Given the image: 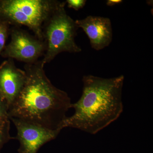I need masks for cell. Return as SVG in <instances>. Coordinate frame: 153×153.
I'll use <instances>...</instances> for the list:
<instances>
[{"mask_svg":"<svg viewBox=\"0 0 153 153\" xmlns=\"http://www.w3.org/2000/svg\"><path fill=\"white\" fill-rule=\"evenodd\" d=\"M62 2L57 0H0V20L10 26L27 27L44 41L43 25Z\"/></svg>","mask_w":153,"mask_h":153,"instance_id":"cell-3","label":"cell"},{"mask_svg":"<svg viewBox=\"0 0 153 153\" xmlns=\"http://www.w3.org/2000/svg\"><path fill=\"white\" fill-rule=\"evenodd\" d=\"M78 28L84 31L91 47L96 50H102L109 46L112 40V30L110 19L96 16H88L75 21Z\"/></svg>","mask_w":153,"mask_h":153,"instance_id":"cell-8","label":"cell"},{"mask_svg":"<svg viewBox=\"0 0 153 153\" xmlns=\"http://www.w3.org/2000/svg\"><path fill=\"white\" fill-rule=\"evenodd\" d=\"M10 119L0 121V152L4 145L14 139L10 134Z\"/></svg>","mask_w":153,"mask_h":153,"instance_id":"cell-9","label":"cell"},{"mask_svg":"<svg viewBox=\"0 0 153 153\" xmlns=\"http://www.w3.org/2000/svg\"><path fill=\"white\" fill-rule=\"evenodd\" d=\"M16 128V139L20 143L19 153H37L45 144L55 139L61 131L49 129L36 124L10 118Z\"/></svg>","mask_w":153,"mask_h":153,"instance_id":"cell-6","label":"cell"},{"mask_svg":"<svg viewBox=\"0 0 153 153\" xmlns=\"http://www.w3.org/2000/svg\"><path fill=\"white\" fill-rule=\"evenodd\" d=\"M41 60L25 64L26 81L9 110V119L16 118L49 129L61 131L71 99L47 77Z\"/></svg>","mask_w":153,"mask_h":153,"instance_id":"cell-1","label":"cell"},{"mask_svg":"<svg viewBox=\"0 0 153 153\" xmlns=\"http://www.w3.org/2000/svg\"><path fill=\"white\" fill-rule=\"evenodd\" d=\"M10 41L5 47L1 57L26 64L36 63L40 57H44L46 45L43 40L17 26L10 27Z\"/></svg>","mask_w":153,"mask_h":153,"instance_id":"cell-5","label":"cell"},{"mask_svg":"<svg viewBox=\"0 0 153 153\" xmlns=\"http://www.w3.org/2000/svg\"><path fill=\"white\" fill-rule=\"evenodd\" d=\"M122 2V0H108L106 1V5L108 6L111 7L120 4Z\"/></svg>","mask_w":153,"mask_h":153,"instance_id":"cell-13","label":"cell"},{"mask_svg":"<svg viewBox=\"0 0 153 153\" xmlns=\"http://www.w3.org/2000/svg\"><path fill=\"white\" fill-rule=\"evenodd\" d=\"M9 110L7 102L0 97V121L9 119Z\"/></svg>","mask_w":153,"mask_h":153,"instance_id":"cell-11","label":"cell"},{"mask_svg":"<svg viewBox=\"0 0 153 153\" xmlns=\"http://www.w3.org/2000/svg\"><path fill=\"white\" fill-rule=\"evenodd\" d=\"M66 1L62 2L43 25L42 35L46 51L41 60L44 65L62 52L76 53L82 51L75 41L79 28L75 21L66 13Z\"/></svg>","mask_w":153,"mask_h":153,"instance_id":"cell-4","label":"cell"},{"mask_svg":"<svg viewBox=\"0 0 153 153\" xmlns=\"http://www.w3.org/2000/svg\"><path fill=\"white\" fill-rule=\"evenodd\" d=\"M10 30V26L8 23L0 20V55L6 46Z\"/></svg>","mask_w":153,"mask_h":153,"instance_id":"cell-10","label":"cell"},{"mask_svg":"<svg viewBox=\"0 0 153 153\" xmlns=\"http://www.w3.org/2000/svg\"><path fill=\"white\" fill-rule=\"evenodd\" d=\"M82 81L81 97L71 104L74 114L66 117L62 128H72L95 134L116 120L123 111L124 76L104 78L85 75Z\"/></svg>","mask_w":153,"mask_h":153,"instance_id":"cell-2","label":"cell"},{"mask_svg":"<svg viewBox=\"0 0 153 153\" xmlns=\"http://www.w3.org/2000/svg\"><path fill=\"white\" fill-rule=\"evenodd\" d=\"M26 81L25 70L18 68L13 59H7L0 65V97L5 100L9 108L21 93Z\"/></svg>","mask_w":153,"mask_h":153,"instance_id":"cell-7","label":"cell"},{"mask_svg":"<svg viewBox=\"0 0 153 153\" xmlns=\"http://www.w3.org/2000/svg\"><path fill=\"white\" fill-rule=\"evenodd\" d=\"M67 6L69 8L74 9L76 11L79 10L84 7L86 4L85 0H67L66 1Z\"/></svg>","mask_w":153,"mask_h":153,"instance_id":"cell-12","label":"cell"}]
</instances>
